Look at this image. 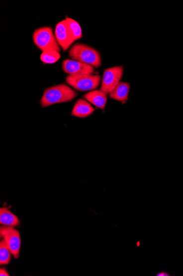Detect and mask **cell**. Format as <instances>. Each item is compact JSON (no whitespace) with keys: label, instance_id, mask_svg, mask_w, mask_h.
I'll list each match as a JSON object with an SVG mask.
<instances>
[{"label":"cell","instance_id":"cell-5","mask_svg":"<svg viewBox=\"0 0 183 276\" xmlns=\"http://www.w3.org/2000/svg\"><path fill=\"white\" fill-rule=\"evenodd\" d=\"M0 237L6 242L14 258L18 259L21 246L19 232L14 227L2 225L0 227Z\"/></svg>","mask_w":183,"mask_h":276},{"label":"cell","instance_id":"cell-10","mask_svg":"<svg viewBox=\"0 0 183 276\" xmlns=\"http://www.w3.org/2000/svg\"><path fill=\"white\" fill-rule=\"evenodd\" d=\"M84 98L95 107L104 109L107 102V94L100 90H94L86 94Z\"/></svg>","mask_w":183,"mask_h":276},{"label":"cell","instance_id":"cell-13","mask_svg":"<svg viewBox=\"0 0 183 276\" xmlns=\"http://www.w3.org/2000/svg\"><path fill=\"white\" fill-rule=\"evenodd\" d=\"M67 28L70 36L73 42L83 37L82 30L81 26L76 20L67 17L65 19Z\"/></svg>","mask_w":183,"mask_h":276},{"label":"cell","instance_id":"cell-8","mask_svg":"<svg viewBox=\"0 0 183 276\" xmlns=\"http://www.w3.org/2000/svg\"><path fill=\"white\" fill-rule=\"evenodd\" d=\"M55 36L59 46L64 52L67 51L73 41L69 33L65 19L59 22L55 29Z\"/></svg>","mask_w":183,"mask_h":276},{"label":"cell","instance_id":"cell-1","mask_svg":"<svg viewBox=\"0 0 183 276\" xmlns=\"http://www.w3.org/2000/svg\"><path fill=\"white\" fill-rule=\"evenodd\" d=\"M78 93L65 84H61L57 86L46 89L40 100L43 108L72 101L77 96Z\"/></svg>","mask_w":183,"mask_h":276},{"label":"cell","instance_id":"cell-9","mask_svg":"<svg viewBox=\"0 0 183 276\" xmlns=\"http://www.w3.org/2000/svg\"><path fill=\"white\" fill-rule=\"evenodd\" d=\"M94 109L88 100L80 99L75 103L72 112V115L75 117L85 118L92 114Z\"/></svg>","mask_w":183,"mask_h":276},{"label":"cell","instance_id":"cell-2","mask_svg":"<svg viewBox=\"0 0 183 276\" xmlns=\"http://www.w3.org/2000/svg\"><path fill=\"white\" fill-rule=\"evenodd\" d=\"M69 56L74 60L86 63L94 68L101 66L99 52L89 45L77 43L73 45L69 51Z\"/></svg>","mask_w":183,"mask_h":276},{"label":"cell","instance_id":"cell-11","mask_svg":"<svg viewBox=\"0 0 183 276\" xmlns=\"http://www.w3.org/2000/svg\"><path fill=\"white\" fill-rule=\"evenodd\" d=\"M0 224L2 226L17 227L20 224L19 218L7 208L0 209Z\"/></svg>","mask_w":183,"mask_h":276},{"label":"cell","instance_id":"cell-12","mask_svg":"<svg viewBox=\"0 0 183 276\" xmlns=\"http://www.w3.org/2000/svg\"><path fill=\"white\" fill-rule=\"evenodd\" d=\"M130 85L128 83L120 82L109 94V97L118 102H124L128 99Z\"/></svg>","mask_w":183,"mask_h":276},{"label":"cell","instance_id":"cell-15","mask_svg":"<svg viewBox=\"0 0 183 276\" xmlns=\"http://www.w3.org/2000/svg\"><path fill=\"white\" fill-rule=\"evenodd\" d=\"M61 56L60 53L59 52L48 50L42 52L40 59L43 62L51 64V63L56 62L60 59Z\"/></svg>","mask_w":183,"mask_h":276},{"label":"cell","instance_id":"cell-14","mask_svg":"<svg viewBox=\"0 0 183 276\" xmlns=\"http://www.w3.org/2000/svg\"><path fill=\"white\" fill-rule=\"evenodd\" d=\"M12 254L10 253L6 242L1 239L0 241V265H7L12 259Z\"/></svg>","mask_w":183,"mask_h":276},{"label":"cell","instance_id":"cell-16","mask_svg":"<svg viewBox=\"0 0 183 276\" xmlns=\"http://www.w3.org/2000/svg\"><path fill=\"white\" fill-rule=\"evenodd\" d=\"M0 276H9V274L6 269L4 268H1V269H0Z\"/></svg>","mask_w":183,"mask_h":276},{"label":"cell","instance_id":"cell-7","mask_svg":"<svg viewBox=\"0 0 183 276\" xmlns=\"http://www.w3.org/2000/svg\"><path fill=\"white\" fill-rule=\"evenodd\" d=\"M63 71L70 76H84L92 75L94 67L76 60L67 59L62 65Z\"/></svg>","mask_w":183,"mask_h":276},{"label":"cell","instance_id":"cell-17","mask_svg":"<svg viewBox=\"0 0 183 276\" xmlns=\"http://www.w3.org/2000/svg\"><path fill=\"white\" fill-rule=\"evenodd\" d=\"M157 276H171L168 273H167L165 271H163V272H161L159 273H158Z\"/></svg>","mask_w":183,"mask_h":276},{"label":"cell","instance_id":"cell-3","mask_svg":"<svg viewBox=\"0 0 183 276\" xmlns=\"http://www.w3.org/2000/svg\"><path fill=\"white\" fill-rule=\"evenodd\" d=\"M33 40L36 46L42 51L53 50L60 52L61 51L56 36L49 26L36 29L33 33Z\"/></svg>","mask_w":183,"mask_h":276},{"label":"cell","instance_id":"cell-4","mask_svg":"<svg viewBox=\"0 0 183 276\" xmlns=\"http://www.w3.org/2000/svg\"><path fill=\"white\" fill-rule=\"evenodd\" d=\"M66 82L75 89L80 92L94 91L101 81L99 75L68 76Z\"/></svg>","mask_w":183,"mask_h":276},{"label":"cell","instance_id":"cell-6","mask_svg":"<svg viewBox=\"0 0 183 276\" xmlns=\"http://www.w3.org/2000/svg\"><path fill=\"white\" fill-rule=\"evenodd\" d=\"M123 73V66H118L106 69L101 80L100 89L109 94L120 83Z\"/></svg>","mask_w":183,"mask_h":276}]
</instances>
